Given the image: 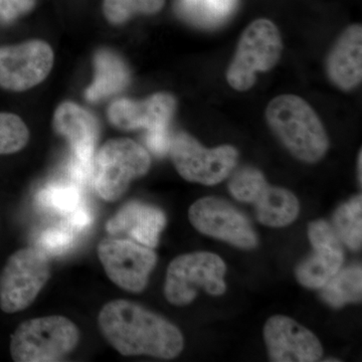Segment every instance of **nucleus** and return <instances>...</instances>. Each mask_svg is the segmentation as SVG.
Masks as SVG:
<instances>
[{"label":"nucleus","mask_w":362,"mask_h":362,"mask_svg":"<svg viewBox=\"0 0 362 362\" xmlns=\"http://www.w3.org/2000/svg\"><path fill=\"white\" fill-rule=\"evenodd\" d=\"M98 324L105 339L125 356L173 359L180 356L185 345L175 325L128 300H114L105 305Z\"/></svg>","instance_id":"1"},{"label":"nucleus","mask_w":362,"mask_h":362,"mask_svg":"<svg viewBox=\"0 0 362 362\" xmlns=\"http://www.w3.org/2000/svg\"><path fill=\"white\" fill-rule=\"evenodd\" d=\"M30 139V131L21 117L0 112V156L21 151Z\"/></svg>","instance_id":"25"},{"label":"nucleus","mask_w":362,"mask_h":362,"mask_svg":"<svg viewBox=\"0 0 362 362\" xmlns=\"http://www.w3.org/2000/svg\"><path fill=\"white\" fill-rule=\"evenodd\" d=\"M37 202L51 213L69 216L83 204L80 185L75 181L49 183L37 195Z\"/></svg>","instance_id":"23"},{"label":"nucleus","mask_w":362,"mask_h":362,"mask_svg":"<svg viewBox=\"0 0 362 362\" xmlns=\"http://www.w3.org/2000/svg\"><path fill=\"white\" fill-rule=\"evenodd\" d=\"M171 158L176 170L185 180L214 185L232 173L238 161V151L230 145L204 148L201 143L185 132L171 139Z\"/></svg>","instance_id":"8"},{"label":"nucleus","mask_w":362,"mask_h":362,"mask_svg":"<svg viewBox=\"0 0 362 362\" xmlns=\"http://www.w3.org/2000/svg\"><path fill=\"white\" fill-rule=\"evenodd\" d=\"M147 147L157 156H163L170 148L171 138L168 127L156 128L147 131L145 137Z\"/></svg>","instance_id":"28"},{"label":"nucleus","mask_w":362,"mask_h":362,"mask_svg":"<svg viewBox=\"0 0 362 362\" xmlns=\"http://www.w3.org/2000/svg\"><path fill=\"white\" fill-rule=\"evenodd\" d=\"M66 220L71 230H83L92 223V216L90 211L82 204L75 211L66 216Z\"/></svg>","instance_id":"29"},{"label":"nucleus","mask_w":362,"mask_h":362,"mask_svg":"<svg viewBox=\"0 0 362 362\" xmlns=\"http://www.w3.org/2000/svg\"><path fill=\"white\" fill-rule=\"evenodd\" d=\"M188 218L199 233L209 237L245 250L258 245L249 218L223 199L202 197L190 206Z\"/></svg>","instance_id":"11"},{"label":"nucleus","mask_w":362,"mask_h":362,"mask_svg":"<svg viewBox=\"0 0 362 362\" xmlns=\"http://www.w3.org/2000/svg\"><path fill=\"white\" fill-rule=\"evenodd\" d=\"M175 109V98L165 93H158L141 102L116 100L109 107L108 118L112 125L118 129L129 131L144 128L148 131L169 127Z\"/></svg>","instance_id":"15"},{"label":"nucleus","mask_w":362,"mask_h":362,"mask_svg":"<svg viewBox=\"0 0 362 362\" xmlns=\"http://www.w3.org/2000/svg\"><path fill=\"white\" fill-rule=\"evenodd\" d=\"M37 0H0V21L9 23L33 11Z\"/></svg>","instance_id":"27"},{"label":"nucleus","mask_w":362,"mask_h":362,"mask_svg":"<svg viewBox=\"0 0 362 362\" xmlns=\"http://www.w3.org/2000/svg\"><path fill=\"white\" fill-rule=\"evenodd\" d=\"M98 257L112 282L132 293L142 292L146 288L157 262L151 247L128 240H101Z\"/></svg>","instance_id":"10"},{"label":"nucleus","mask_w":362,"mask_h":362,"mask_svg":"<svg viewBox=\"0 0 362 362\" xmlns=\"http://www.w3.org/2000/svg\"><path fill=\"white\" fill-rule=\"evenodd\" d=\"M151 159L141 145L128 138L112 139L99 149L93 162L92 180L97 194L118 201L135 178L148 173Z\"/></svg>","instance_id":"4"},{"label":"nucleus","mask_w":362,"mask_h":362,"mask_svg":"<svg viewBox=\"0 0 362 362\" xmlns=\"http://www.w3.org/2000/svg\"><path fill=\"white\" fill-rule=\"evenodd\" d=\"M52 126L70 144L69 173L71 180L83 185L92 177L95 147L100 135L96 117L78 104L65 102L54 112Z\"/></svg>","instance_id":"9"},{"label":"nucleus","mask_w":362,"mask_h":362,"mask_svg":"<svg viewBox=\"0 0 362 362\" xmlns=\"http://www.w3.org/2000/svg\"><path fill=\"white\" fill-rule=\"evenodd\" d=\"M283 44L277 26L259 18L243 33L237 52L226 71V80L238 90L251 89L258 71H270L277 65Z\"/></svg>","instance_id":"6"},{"label":"nucleus","mask_w":362,"mask_h":362,"mask_svg":"<svg viewBox=\"0 0 362 362\" xmlns=\"http://www.w3.org/2000/svg\"><path fill=\"white\" fill-rule=\"evenodd\" d=\"M80 331L70 319L47 316L18 325L11 335V354L16 362L58 361L75 350Z\"/></svg>","instance_id":"3"},{"label":"nucleus","mask_w":362,"mask_h":362,"mask_svg":"<svg viewBox=\"0 0 362 362\" xmlns=\"http://www.w3.org/2000/svg\"><path fill=\"white\" fill-rule=\"evenodd\" d=\"M75 235L69 228H49L42 233L39 239V247L47 255H61L73 246Z\"/></svg>","instance_id":"26"},{"label":"nucleus","mask_w":362,"mask_h":362,"mask_svg":"<svg viewBox=\"0 0 362 362\" xmlns=\"http://www.w3.org/2000/svg\"><path fill=\"white\" fill-rule=\"evenodd\" d=\"M269 357L274 362H314L323 356L318 338L290 317L272 316L264 328Z\"/></svg>","instance_id":"13"},{"label":"nucleus","mask_w":362,"mask_h":362,"mask_svg":"<svg viewBox=\"0 0 362 362\" xmlns=\"http://www.w3.org/2000/svg\"><path fill=\"white\" fill-rule=\"evenodd\" d=\"M320 289L323 301L333 308L359 303L362 299L361 266L347 267L338 271Z\"/></svg>","instance_id":"21"},{"label":"nucleus","mask_w":362,"mask_h":362,"mask_svg":"<svg viewBox=\"0 0 362 362\" xmlns=\"http://www.w3.org/2000/svg\"><path fill=\"white\" fill-rule=\"evenodd\" d=\"M51 276L49 255L37 247L11 255L0 274V308L6 313L25 310Z\"/></svg>","instance_id":"7"},{"label":"nucleus","mask_w":362,"mask_h":362,"mask_svg":"<svg viewBox=\"0 0 362 362\" xmlns=\"http://www.w3.org/2000/svg\"><path fill=\"white\" fill-rule=\"evenodd\" d=\"M257 218L264 226L284 228L296 220L300 211L297 197L285 188L271 187L267 181L252 195Z\"/></svg>","instance_id":"18"},{"label":"nucleus","mask_w":362,"mask_h":362,"mask_svg":"<svg viewBox=\"0 0 362 362\" xmlns=\"http://www.w3.org/2000/svg\"><path fill=\"white\" fill-rule=\"evenodd\" d=\"M328 78L340 90H349L362 78V28H347L331 49L326 63Z\"/></svg>","instance_id":"17"},{"label":"nucleus","mask_w":362,"mask_h":362,"mask_svg":"<svg viewBox=\"0 0 362 362\" xmlns=\"http://www.w3.org/2000/svg\"><path fill=\"white\" fill-rule=\"evenodd\" d=\"M226 272L225 262L214 252L181 255L168 266L164 295L175 306L192 303L201 288L211 296H221L226 290Z\"/></svg>","instance_id":"5"},{"label":"nucleus","mask_w":362,"mask_h":362,"mask_svg":"<svg viewBox=\"0 0 362 362\" xmlns=\"http://www.w3.org/2000/svg\"><path fill=\"white\" fill-rule=\"evenodd\" d=\"M165 225L161 209L141 202H129L107 221L106 230L110 235L126 233L138 244L153 249Z\"/></svg>","instance_id":"16"},{"label":"nucleus","mask_w":362,"mask_h":362,"mask_svg":"<svg viewBox=\"0 0 362 362\" xmlns=\"http://www.w3.org/2000/svg\"><path fill=\"white\" fill-rule=\"evenodd\" d=\"M269 126L286 148L300 160L314 163L328 149V138L310 105L294 95H282L267 107Z\"/></svg>","instance_id":"2"},{"label":"nucleus","mask_w":362,"mask_h":362,"mask_svg":"<svg viewBox=\"0 0 362 362\" xmlns=\"http://www.w3.org/2000/svg\"><path fill=\"white\" fill-rule=\"evenodd\" d=\"M165 0H103L106 20L114 25H123L136 14H156L163 8Z\"/></svg>","instance_id":"24"},{"label":"nucleus","mask_w":362,"mask_h":362,"mask_svg":"<svg viewBox=\"0 0 362 362\" xmlns=\"http://www.w3.org/2000/svg\"><path fill=\"white\" fill-rule=\"evenodd\" d=\"M239 0H176L175 11L182 20L202 28L225 23L237 9Z\"/></svg>","instance_id":"20"},{"label":"nucleus","mask_w":362,"mask_h":362,"mask_svg":"<svg viewBox=\"0 0 362 362\" xmlns=\"http://www.w3.org/2000/svg\"><path fill=\"white\" fill-rule=\"evenodd\" d=\"M334 230L343 244L358 251L362 245V197L357 195L338 207L333 216Z\"/></svg>","instance_id":"22"},{"label":"nucleus","mask_w":362,"mask_h":362,"mask_svg":"<svg viewBox=\"0 0 362 362\" xmlns=\"http://www.w3.org/2000/svg\"><path fill=\"white\" fill-rule=\"evenodd\" d=\"M96 76L86 90L88 101L98 102L121 92L130 82V73L122 59L113 52L101 49L95 57Z\"/></svg>","instance_id":"19"},{"label":"nucleus","mask_w":362,"mask_h":362,"mask_svg":"<svg viewBox=\"0 0 362 362\" xmlns=\"http://www.w3.org/2000/svg\"><path fill=\"white\" fill-rule=\"evenodd\" d=\"M313 254L296 268L298 282L310 289L322 288L338 271L344 259L341 240L325 221H316L308 228Z\"/></svg>","instance_id":"14"},{"label":"nucleus","mask_w":362,"mask_h":362,"mask_svg":"<svg viewBox=\"0 0 362 362\" xmlns=\"http://www.w3.org/2000/svg\"><path fill=\"white\" fill-rule=\"evenodd\" d=\"M357 170H358L359 183H361V180H362V153H361V152H359L358 162H357Z\"/></svg>","instance_id":"30"},{"label":"nucleus","mask_w":362,"mask_h":362,"mask_svg":"<svg viewBox=\"0 0 362 362\" xmlns=\"http://www.w3.org/2000/svg\"><path fill=\"white\" fill-rule=\"evenodd\" d=\"M54 52L45 42L0 47V88L23 92L39 85L51 73Z\"/></svg>","instance_id":"12"}]
</instances>
